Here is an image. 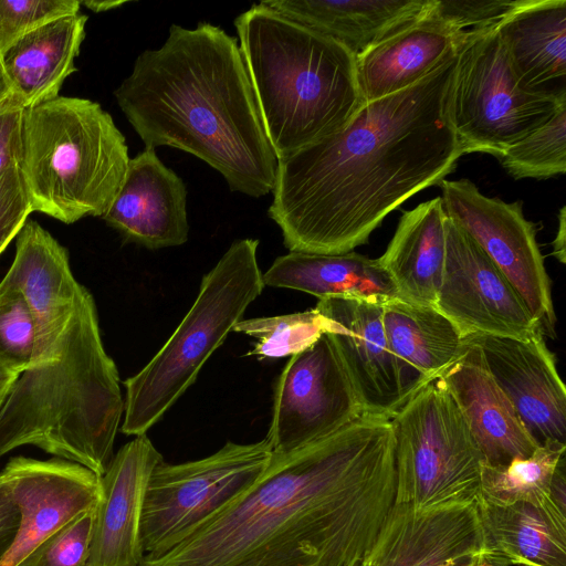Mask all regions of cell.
Listing matches in <instances>:
<instances>
[{
	"mask_svg": "<svg viewBox=\"0 0 566 566\" xmlns=\"http://www.w3.org/2000/svg\"><path fill=\"white\" fill-rule=\"evenodd\" d=\"M396 506L389 418L363 413L283 454L231 504L139 566H358Z\"/></svg>",
	"mask_w": 566,
	"mask_h": 566,
	"instance_id": "1",
	"label": "cell"
},
{
	"mask_svg": "<svg viewBox=\"0 0 566 566\" xmlns=\"http://www.w3.org/2000/svg\"><path fill=\"white\" fill-rule=\"evenodd\" d=\"M457 57L277 160L268 213L290 252L354 251L388 213L454 169L463 155L451 120Z\"/></svg>",
	"mask_w": 566,
	"mask_h": 566,
	"instance_id": "2",
	"label": "cell"
},
{
	"mask_svg": "<svg viewBox=\"0 0 566 566\" xmlns=\"http://www.w3.org/2000/svg\"><path fill=\"white\" fill-rule=\"evenodd\" d=\"M114 96L145 147L196 156L231 191L260 198L273 190L277 158L239 43L220 27L171 24L160 48L137 56Z\"/></svg>",
	"mask_w": 566,
	"mask_h": 566,
	"instance_id": "3",
	"label": "cell"
},
{
	"mask_svg": "<svg viewBox=\"0 0 566 566\" xmlns=\"http://www.w3.org/2000/svg\"><path fill=\"white\" fill-rule=\"evenodd\" d=\"M124 408L95 301L83 286L55 357L21 373L0 406V457L31 444L102 476Z\"/></svg>",
	"mask_w": 566,
	"mask_h": 566,
	"instance_id": "4",
	"label": "cell"
},
{
	"mask_svg": "<svg viewBox=\"0 0 566 566\" xmlns=\"http://www.w3.org/2000/svg\"><path fill=\"white\" fill-rule=\"evenodd\" d=\"M234 27L277 160L339 132L364 104L356 56L336 40L262 2Z\"/></svg>",
	"mask_w": 566,
	"mask_h": 566,
	"instance_id": "5",
	"label": "cell"
},
{
	"mask_svg": "<svg viewBox=\"0 0 566 566\" xmlns=\"http://www.w3.org/2000/svg\"><path fill=\"white\" fill-rule=\"evenodd\" d=\"M129 159L124 135L96 102L57 96L22 111L19 169L32 212L66 224L103 217Z\"/></svg>",
	"mask_w": 566,
	"mask_h": 566,
	"instance_id": "6",
	"label": "cell"
},
{
	"mask_svg": "<svg viewBox=\"0 0 566 566\" xmlns=\"http://www.w3.org/2000/svg\"><path fill=\"white\" fill-rule=\"evenodd\" d=\"M258 247L256 239L231 243L202 277L193 304L171 336L139 373L124 381L123 433L146 434L195 382L206 361L261 295L264 283Z\"/></svg>",
	"mask_w": 566,
	"mask_h": 566,
	"instance_id": "7",
	"label": "cell"
},
{
	"mask_svg": "<svg viewBox=\"0 0 566 566\" xmlns=\"http://www.w3.org/2000/svg\"><path fill=\"white\" fill-rule=\"evenodd\" d=\"M396 505L422 511L476 501L482 453L441 378L390 418Z\"/></svg>",
	"mask_w": 566,
	"mask_h": 566,
	"instance_id": "8",
	"label": "cell"
},
{
	"mask_svg": "<svg viewBox=\"0 0 566 566\" xmlns=\"http://www.w3.org/2000/svg\"><path fill=\"white\" fill-rule=\"evenodd\" d=\"M566 99L523 90L494 28L467 32L458 50L451 120L462 153L501 156Z\"/></svg>",
	"mask_w": 566,
	"mask_h": 566,
	"instance_id": "9",
	"label": "cell"
},
{
	"mask_svg": "<svg viewBox=\"0 0 566 566\" xmlns=\"http://www.w3.org/2000/svg\"><path fill=\"white\" fill-rule=\"evenodd\" d=\"M272 454L263 439L229 441L195 461H161L145 493L139 530L144 558L166 554L231 504L264 473Z\"/></svg>",
	"mask_w": 566,
	"mask_h": 566,
	"instance_id": "10",
	"label": "cell"
},
{
	"mask_svg": "<svg viewBox=\"0 0 566 566\" xmlns=\"http://www.w3.org/2000/svg\"><path fill=\"white\" fill-rule=\"evenodd\" d=\"M446 214L486 253L516 289L544 334L554 335L551 281L536 241L535 224L520 201L483 195L469 179L438 184Z\"/></svg>",
	"mask_w": 566,
	"mask_h": 566,
	"instance_id": "11",
	"label": "cell"
},
{
	"mask_svg": "<svg viewBox=\"0 0 566 566\" xmlns=\"http://www.w3.org/2000/svg\"><path fill=\"white\" fill-rule=\"evenodd\" d=\"M364 412L328 333L291 356L274 389L273 416L265 437L283 454L327 437Z\"/></svg>",
	"mask_w": 566,
	"mask_h": 566,
	"instance_id": "12",
	"label": "cell"
},
{
	"mask_svg": "<svg viewBox=\"0 0 566 566\" xmlns=\"http://www.w3.org/2000/svg\"><path fill=\"white\" fill-rule=\"evenodd\" d=\"M444 233L446 255L436 308L455 325L462 337L526 339L541 331L507 277L448 216Z\"/></svg>",
	"mask_w": 566,
	"mask_h": 566,
	"instance_id": "13",
	"label": "cell"
},
{
	"mask_svg": "<svg viewBox=\"0 0 566 566\" xmlns=\"http://www.w3.org/2000/svg\"><path fill=\"white\" fill-rule=\"evenodd\" d=\"M544 335L541 329L526 339L465 337L479 347L489 373L537 446L566 443V388Z\"/></svg>",
	"mask_w": 566,
	"mask_h": 566,
	"instance_id": "14",
	"label": "cell"
},
{
	"mask_svg": "<svg viewBox=\"0 0 566 566\" xmlns=\"http://www.w3.org/2000/svg\"><path fill=\"white\" fill-rule=\"evenodd\" d=\"M0 476L20 512L17 537L0 566H17L40 543L96 505L99 499L101 476L62 459L15 457Z\"/></svg>",
	"mask_w": 566,
	"mask_h": 566,
	"instance_id": "15",
	"label": "cell"
},
{
	"mask_svg": "<svg viewBox=\"0 0 566 566\" xmlns=\"http://www.w3.org/2000/svg\"><path fill=\"white\" fill-rule=\"evenodd\" d=\"M385 302L331 297L318 300L314 308L325 319L364 412L390 419L406 398L382 326Z\"/></svg>",
	"mask_w": 566,
	"mask_h": 566,
	"instance_id": "16",
	"label": "cell"
},
{
	"mask_svg": "<svg viewBox=\"0 0 566 566\" xmlns=\"http://www.w3.org/2000/svg\"><path fill=\"white\" fill-rule=\"evenodd\" d=\"M15 254L0 284L24 297L35 326L33 361L54 358L83 287L74 277L67 250L34 220L15 237Z\"/></svg>",
	"mask_w": 566,
	"mask_h": 566,
	"instance_id": "17",
	"label": "cell"
},
{
	"mask_svg": "<svg viewBox=\"0 0 566 566\" xmlns=\"http://www.w3.org/2000/svg\"><path fill=\"white\" fill-rule=\"evenodd\" d=\"M482 547L476 501L422 511L396 505L358 566H468Z\"/></svg>",
	"mask_w": 566,
	"mask_h": 566,
	"instance_id": "18",
	"label": "cell"
},
{
	"mask_svg": "<svg viewBox=\"0 0 566 566\" xmlns=\"http://www.w3.org/2000/svg\"><path fill=\"white\" fill-rule=\"evenodd\" d=\"M163 455L146 434L113 457L101 476L88 566H139V530L146 489Z\"/></svg>",
	"mask_w": 566,
	"mask_h": 566,
	"instance_id": "19",
	"label": "cell"
},
{
	"mask_svg": "<svg viewBox=\"0 0 566 566\" xmlns=\"http://www.w3.org/2000/svg\"><path fill=\"white\" fill-rule=\"evenodd\" d=\"M127 241L150 250L188 240L187 188L182 179L145 147L129 159L124 181L102 217Z\"/></svg>",
	"mask_w": 566,
	"mask_h": 566,
	"instance_id": "20",
	"label": "cell"
},
{
	"mask_svg": "<svg viewBox=\"0 0 566 566\" xmlns=\"http://www.w3.org/2000/svg\"><path fill=\"white\" fill-rule=\"evenodd\" d=\"M462 355L440 377L459 407L485 465H505L538 447L489 373L479 347L464 338Z\"/></svg>",
	"mask_w": 566,
	"mask_h": 566,
	"instance_id": "21",
	"label": "cell"
},
{
	"mask_svg": "<svg viewBox=\"0 0 566 566\" xmlns=\"http://www.w3.org/2000/svg\"><path fill=\"white\" fill-rule=\"evenodd\" d=\"M427 9L418 19L356 56L364 103L412 86L458 52L467 32L428 15Z\"/></svg>",
	"mask_w": 566,
	"mask_h": 566,
	"instance_id": "22",
	"label": "cell"
},
{
	"mask_svg": "<svg viewBox=\"0 0 566 566\" xmlns=\"http://www.w3.org/2000/svg\"><path fill=\"white\" fill-rule=\"evenodd\" d=\"M495 30L523 90L566 99L565 0H521Z\"/></svg>",
	"mask_w": 566,
	"mask_h": 566,
	"instance_id": "23",
	"label": "cell"
},
{
	"mask_svg": "<svg viewBox=\"0 0 566 566\" xmlns=\"http://www.w3.org/2000/svg\"><path fill=\"white\" fill-rule=\"evenodd\" d=\"M87 15L78 12L28 33L0 59L10 87V111H24L59 96L85 38Z\"/></svg>",
	"mask_w": 566,
	"mask_h": 566,
	"instance_id": "24",
	"label": "cell"
},
{
	"mask_svg": "<svg viewBox=\"0 0 566 566\" xmlns=\"http://www.w3.org/2000/svg\"><path fill=\"white\" fill-rule=\"evenodd\" d=\"M382 326L396 356L406 402L428 382L440 378L462 355L465 340L434 306L398 297L382 305Z\"/></svg>",
	"mask_w": 566,
	"mask_h": 566,
	"instance_id": "25",
	"label": "cell"
},
{
	"mask_svg": "<svg viewBox=\"0 0 566 566\" xmlns=\"http://www.w3.org/2000/svg\"><path fill=\"white\" fill-rule=\"evenodd\" d=\"M440 197L403 212L378 262L391 280L398 298L434 306L446 255L444 221Z\"/></svg>",
	"mask_w": 566,
	"mask_h": 566,
	"instance_id": "26",
	"label": "cell"
},
{
	"mask_svg": "<svg viewBox=\"0 0 566 566\" xmlns=\"http://www.w3.org/2000/svg\"><path fill=\"white\" fill-rule=\"evenodd\" d=\"M430 0H266V7L324 34L355 56L418 19Z\"/></svg>",
	"mask_w": 566,
	"mask_h": 566,
	"instance_id": "27",
	"label": "cell"
},
{
	"mask_svg": "<svg viewBox=\"0 0 566 566\" xmlns=\"http://www.w3.org/2000/svg\"><path fill=\"white\" fill-rule=\"evenodd\" d=\"M483 547L536 566H566V510L551 496L497 504L476 499Z\"/></svg>",
	"mask_w": 566,
	"mask_h": 566,
	"instance_id": "28",
	"label": "cell"
},
{
	"mask_svg": "<svg viewBox=\"0 0 566 566\" xmlns=\"http://www.w3.org/2000/svg\"><path fill=\"white\" fill-rule=\"evenodd\" d=\"M264 285L331 297L388 301L396 289L377 259L354 251L342 254L289 252L263 274Z\"/></svg>",
	"mask_w": 566,
	"mask_h": 566,
	"instance_id": "29",
	"label": "cell"
},
{
	"mask_svg": "<svg viewBox=\"0 0 566 566\" xmlns=\"http://www.w3.org/2000/svg\"><path fill=\"white\" fill-rule=\"evenodd\" d=\"M565 452L566 443L553 441L538 446L530 457L514 459L505 465L483 464L478 497L506 504L551 496L552 482Z\"/></svg>",
	"mask_w": 566,
	"mask_h": 566,
	"instance_id": "30",
	"label": "cell"
},
{
	"mask_svg": "<svg viewBox=\"0 0 566 566\" xmlns=\"http://www.w3.org/2000/svg\"><path fill=\"white\" fill-rule=\"evenodd\" d=\"M233 332L256 339L247 356L273 359L293 356L313 345L326 333L325 319L315 310L240 321Z\"/></svg>",
	"mask_w": 566,
	"mask_h": 566,
	"instance_id": "31",
	"label": "cell"
},
{
	"mask_svg": "<svg viewBox=\"0 0 566 566\" xmlns=\"http://www.w3.org/2000/svg\"><path fill=\"white\" fill-rule=\"evenodd\" d=\"M505 170L515 179H545L566 171V104L502 156Z\"/></svg>",
	"mask_w": 566,
	"mask_h": 566,
	"instance_id": "32",
	"label": "cell"
},
{
	"mask_svg": "<svg viewBox=\"0 0 566 566\" xmlns=\"http://www.w3.org/2000/svg\"><path fill=\"white\" fill-rule=\"evenodd\" d=\"M35 326L23 295L0 284V364L20 375L34 356Z\"/></svg>",
	"mask_w": 566,
	"mask_h": 566,
	"instance_id": "33",
	"label": "cell"
},
{
	"mask_svg": "<svg viewBox=\"0 0 566 566\" xmlns=\"http://www.w3.org/2000/svg\"><path fill=\"white\" fill-rule=\"evenodd\" d=\"M95 510L96 505L72 518L17 566H88Z\"/></svg>",
	"mask_w": 566,
	"mask_h": 566,
	"instance_id": "34",
	"label": "cell"
},
{
	"mask_svg": "<svg viewBox=\"0 0 566 566\" xmlns=\"http://www.w3.org/2000/svg\"><path fill=\"white\" fill-rule=\"evenodd\" d=\"M77 0H0V59L33 30L81 12Z\"/></svg>",
	"mask_w": 566,
	"mask_h": 566,
	"instance_id": "35",
	"label": "cell"
},
{
	"mask_svg": "<svg viewBox=\"0 0 566 566\" xmlns=\"http://www.w3.org/2000/svg\"><path fill=\"white\" fill-rule=\"evenodd\" d=\"M521 0H430L427 14L461 32L494 28Z\"/></svg>",
	"mask_w": 566,
	"mask_h": 566,
	"instance_id": "36",
	"label": "cell"
},
{
	"mask_svg": "<svg viewBox=\"0 0 566 566\" xmlns=\"http://www.w3.org/2000/svg\"><path fill=\"white\" fill-rule=\"evenodd\" d=\"M30 213L19 164H12L0 172V254L17 237Z\"/></svg>",
	"mask_w": 566,
	"mask_h": 566,
	"instance_id": "37",
	"label": "cell"
},
{
	"mask_svg": "<svg viewBox=\"0 0 566 566\" xmlns=\"http://www.w3.org/2000/svg\"><path fill=\"white\" fill-rule=\"evenodd\" d=\"M22 111L0 112V172L19 164L21 154Z\"/></svg>",
	"mask_w": 566,
	"mask_h": 566,
	"instance_id": "38",
	"label": "cell"
},
{
	"mask_svg": "<svg viewBox=\"0 0 566 566\" xmlns=\"http://www.w3.org/2000/svg\"><path fill=\"white\" fill-rule=\"evenodd\" d=\"M20 525V512L7 483L0 476V564L12 547Z\"/></svg>",
	"mask_w": 566,
	"mask_h": 566,
	"instance_id": "39",
	"label": "cell"
},
{
	"mask_svg": "<svg viewBox=\"0 0 566 566\" xmlns=\"http://www.w3.org/2000/svg\"><path fill=\"white\" fill-rule=\"evenodd\" d=\"M468 566H536L523 560L506 557L482 547L469 562Z\"/></svg>",
	"mask_w": 566,
	"mask_h": 566,
	"instance_id": "40",
	"label": "cell"
},
{
	"mask_svg": "<svg viewBox=\"0 0 566 566\" xmlns=\"http://www.w3.org/2000/svg\"><path fill=\"white\" fill-rule=\"evenodd\" d=\"M566 208L562 207L558 216V228L555 240L553 241V255L560 262L565 263V238H566Z\"/></svg>",
	"mask_w": 566,
	"mask_h": 566,
	"instance_id": "41",
	"label": "cell"
},
{
	"mask_svg": "<svg viewBox=\"0 0 566 566\" xmlns=\"http://www.w3.org/2000/svg\"><path fill=\"white\" fill-rule=\"evenodd\" d=\"M18 376L0 364V406Z\"/></svg>",
	"mask_w": 566,
	"mask_h": 566,
	"instance_id": "42",
	"label": "cell"
},
{
	"mask_svg": "<svg viewBox=\"0 0 566 566\" xmlns=\"http://www.w3.org/2000/svg\"><path fill=\"white\" fill-rule=\"evenodd\" d=\"M11 92L10 87L7 83L1 63H0V112L10 111L9 101H10Z\"/></svg>",
	"mask_w": 566,
	"mask_h": 566,
	"instance_id": "43",
	"label": "cell"
},
{
	"mask_svg": "<svg viewBox=\"0 0 566 566\" xmlns=\"http://www.w3.org/2000/svg\"><path fill=\"white\" fill-rule=\"evenodd\" d=\"M81 4L85 6L93 12H103L111 9H115L125 3V1H80Z\"/></svg>",
	"mask_w": 566,
	"mask_h": 566,
	"instance_id": "44",
	"label": "cell"
}]
</instances>
